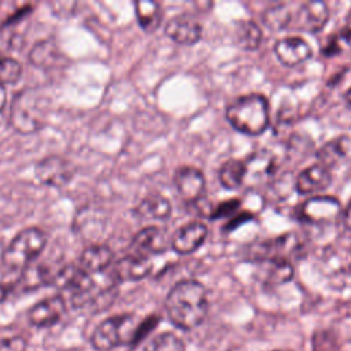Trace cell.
I'll list each match as a JSON object with an SVG mask.
<instances>
[{
  "label": "cell",
  "mask_w": 351,
  "mask_h": 351,
  "mask_svg": "<svg viewBox=\"0 0 351 351\" xmlns=\"http://www.w3.org/2000/svg\"><path fill=\"white\" fill-rule=\"evenodd\" d=\"M166 313L170 321L181 329H192L203 322L208 311L207 292L195 280L177 282L166 296Z\"/></svg>",
  "instance_id": "6da1fadb"
},
{
  "label": "cell",
  "mask_w": 351,
  "mask_h": 351,
  "mask_svg": "<svg viewBox=\"0 0 351 351\" xmlns=\"http://www.w3.org/2000/svg\"><path fill=\"white\" fill-rule=\"evenodd\" d=\"M226 119L240 133L259 136L270 123L269 103L259 93L243 95L226 107Z\"/></svg>",
  "instance_id": "7a4b0ae2"
},
{
  "label": "cell",
  "mask_w": 351,
  "mask_h": 351,
  "mask_svg": "<svg viewBox=\"0 0 351 351\" xmlns=\"http://www.w3.org/2000/svg\"><path fill=\"white\" fill-rule=\"evenodd\" d=\"M48 99L36 88L21 89L11 103L10 123L21 134L38 132L47 122Z\"/></svg>",
  "instance_id": "3957f363"
},
{
  "label": "cell",
  "mask_w": 351,
  "mask_h": 351,
  "mask_svg": "<svg viewBox=\"0 0 351 351\" xmlns=\"http://www.w3.org/2000/svg\"><path fill=\"white\" fill-rule=\"evenodd\" d=\"M47 234L40 228L21 230L1 252V262L12 269H25L33 263L47 245Z\"/></svg>",
  "instance_id": "277c9868"
},
{
  "label": "cell",
  "mask_w": 351,
  "mask_h": 351,
  "mask_svg": "<svg viewBox=\"0 0 351 351\" xmlns=\"http://www.w3.org/2000/svg\"><path fill=\"white\" fill-rule=\"evenodd\" d=\"M138 324H134L133 315H115L100 322L92 333V346L96 350L107 351L119 344L133 343Z\"/></svg>",
  "instance_id": "5b68a950"
},
{
  "label": "cell",
  "mask_w": 351,
  "mask_h": 351,
  "mask_svg": "<svg viewBox=\"0 0 351 351\" xmlns=\"http://www.w3.org/2000/svg\"><path fill=\"white\" fill-rule=\"evenodd\" d=\"M341 214V203L335 196H313L298 208V217L314 225L335 222Z\"/></svg>",
  "instance_id": "8992f818"
},
{
  "label": "cell",
  "mask_w": 351,
  "mask_h": 351,
  "mask_svg": "<svg viewBox=\"0 0 351 351\" xmlns=\"http://www.w3.org/2000/svg\"><path fill=\"white\" fill-rule=\"evenodd\" d=\"M75 174L74 165L60 155L44 156L36 165L37 180L51 188H62L67 185Z\"/></svg>",
  "instance_id": "52a82bcc"
},
{
  "label": "cell",
  "mask_w": 351,
  "mask_h": 351,
  "mask_svg": "<svg viewBox=\"0 0 351 351\" xmlns=\"http://www.w3.org/2000/svg\"><path fill=\"white\" fill-rule=\"evenodd\" d=\"M174 185L178 195L188 203L195 204L204 197L206 178L195 166H181L174 173Z\"/></svg>",
  "instance_id": "ba28073f"
},
{
  "label": "cell",
  "mask_w": 351,
  "mask_h": 351,
  "mask_svg": "<svg viewBox=\"0 0 351 351\" xmlns=\"http://www.w3.org/2000/svg\"><path fill=\"white\" fill-rule=\"evenodd\" d=\"M329 19V7L324 1H306L302 3L292 14L291 22L302 32L317 33L326 25Z\"/></svg>",
  "instance_id": "9c48e42d"
},
{
  "label": "cell",
  "mask_w": 351,
  "mask_h": 351,
  "mask_svg": "<svg viewBox=\"0 0 351 351\" xmlns=\"http://www.w3.org/2000/svg\"><path fill=\"white\" fill-rule=\"evenodd\" d=\"M152 271V262L149 256L130 252L112 265V278L118 281H140Z\"/></svg>",
  "instance_id": "30bf717a"
},
{
  "label": "cell",
  "mask_w": 351,
  "mask_h": 351,
  "mask_svg": "<svg viewBox=\"0 0 351 351\" xmlns=\"http://www.w3.org/2000/svg\"><path fill=\"white\" fill-rule=\"evenodd\" d=\"M274 53L281 64L293 67L304 63L313 55L311 45L299 36H288L277 40Z\"/></svg>",
  "instance_id": "8fae6325"
},
{
  "label": "cell",
  "mask_w": 351,
  "mask_h": 351,
  "mask_svg": "<svg viewBox=\"0 0 351 351\" xmlns=\"http://www.w3.org/2000/svg\"><path fill=\"white\" fill-rule=\"evenodd\" d=\"M165 33L177 44L193 45L202 38L203 27L191 15L178 14L166 23Z\"/></svg>",
  "instance_id": "7c38bea8"
},
{
  "label": "cell",
  "mask_w": 351,
  "mask_h": 351,
  "mask_svg": "<svg viewBox=\"0 0 351 351\" xmlns=\"http://www.w3.org/2000/svg\"><path fill=\"white\" fill-rule=\"evenodd\" d=\"M207 233V226L203 222L193 221L177 229L170 240V245L177 254L188 255L195 252L204 243Z\"/></svg>",
  "instance_id": "4fadbf2b"
},
{
  "label": "cell",
  "mask_w": 351,
  "mask_h": 351,
  "mask_svg": "<svg viewBox=\"0 0 351 351\" xmlns=\"http://www.w3.org/2000/svg\"><path fill=\"white\" fill-rule=\"evenodd\" d=\"M66 313V302L60 295H55L36 303L27 313L30 324L38 328L56 324Z\"/></svg>",
  "instance_id": "5bb4252c"
},
{
  "label": "cell",
  "mask_w": 351,
  "mask_h": 351,
  "mask_svg": "<svg viewBox=\"0 0 351 351\" xmlns=\"http://www.w3.org/2000/svg\"><path fill=\"white\" fill-rule=\"evenodd\" d=\"M130 245L134 254L149 256V255L165 252L169 248L170 241L167 240L162 229H159L158 226L149 225L143 228L140 232H137L133 236Z\"/></svg>",
  "instance_id": "9a60e30c"
},
{
  "label": "cell",
  "mask_w": 351,
  "mask_h": 351,
  "mask_svg": "<svg viewBox=\"0 0 351 351\" xmlns=\"http://www.w3.org/2000/svg\"><path fill=\"white\" fill-rule=\"evenodd\" d=\"M332 182L330 170L325 166L315 163L302 170L295 180V189L300 195L315 193L326 189Z\"/></svg>",
  "instance_id": "2e32d148"
},
{
  "label": "cell",
  "mask_w": 351,
  "mask_h": 351,
  "mask_svg": "<svg viewBox=\"0 0 351 351\" xmlns=\"http://www.w3.org/2000/svg\"><path fill=\"white\" fill-rule=\"evenodd\" d=\"M114 265L112 250L106 244H90L80 256L78 266L89 276L100 274Z\"/></svg>",
  "instance_id": "e0dca14e"
},
{
  "label": "cell",
  "mask_w": 351,
  "mask_h": 351,
  "mask_svg": "<svg viewBox=\"0 0 351 351\" xmlns=\"http://www.w3.org/2000/svg\"><path fill=\"white\" fill-rule=\"evenodd\" d=\"M244 184L258 185L274 174V158L266 151L254 152L247 158Z\"/></svg>",
  "instance_id": "ac0fdd59"
},
{
  "label": "cell",
  "mask_w": 351,
  "mask_h": 351,
  "mask_svg": "<svg viewBox=\"0 0 351 351\" xmlns=\"http://www.w3.org/2000/svg\"><path fill=\"white\" fill-rule=\"evenodd\" d=\"M134 214L143 221H166L171 215V203L160 193H149L134 207Z\"/></svg>",
  "instance_id": "d6986e66"
},
{
  "label": "cell",
  "mask_w": 351,
  "mask_h": 351,
  "mask_svg": "<svg viewBox=\"0 0 351 351\" xmlns=\"http://www.w3.org/2000/svg\"><path fill=\"white\" fill-rule=\"evenodd\" d=\"M29 60L36 67L53 69L63 64L64 56L52 40H43L30 49Z\"/></svg>",
  "instance_id": "ffe728a7"
},
{
  "label": "cell",
  "mask_w": 351,
  "mask_h": 351,
  "mask_svg": "<svg viewBox=\"0 0 351 351\" xmlns=\"http://www.w3.org/2000/svg\"><path fill=\"white\" fill-rule=\"evenodd\" d=\"M134 14L140 27L147 32H155L163 21L162 5L152 0H138L134 3Z\"/></svg>",
  "instance_id": "44dd1931"
},
{
  "label": "cell",
  "mask_w": 351,
  "mask_h": 351,
  "mask_svg": "<svg viewBox=\"0 0 351 351\" xmlns=\"http://www.w3.org/2000/svg\"><path fill=\"white\" fill-rule=\"evenodd\" d=\"M234 43L244 51H255L262 41V30L259 25L251 19L237 21L233 29Z\"/></svg>",
  "instance_id": "7402d4cb"
},
{
  "label": "cell",
  "mask_w": 351,
  "mask_h": 351,
  "mask_svg": "<svg viewBox=\"0 0 351 351\" xmlns=\"http://www.w3.org/2000/svg\"><path fill=\"white\" fill-rule=\"evenodd\" d=\"M348 145H350V141L346 136H340V137L326 141L325 144H322L318 148V151L315 154L318 163L325 166L326 169L336 166L340 160H343L346 158Z\"/></svg>",
  "instance_id": "603a6c76"
},
{
  "label": "cell",
  "mask_w": 351,
  "mask_h": 351,
  "mask_svg": "<svg viewBox=\"0 0 351 351\" xmlns=\"http://www.w3.org/2000/svg\"><path fill=\"white\" fill-rule=\"evenodd\" d=\"M55 271L49 269V266L44 263H30L25 269H22L21 277H19V284L25 291H33L40 287L52 284Z\"/></svg>",
  "instance_id": "cb8c5ba5"
},
{
  "label": "cell",
  "mask_w": 351,
  "mask_h": 351,
  "mask_svg": "<svg viewBox=\"0 0 351 351\" xmlns=\"http://www.w3.org/2000/svg\"><path fill=\"white\" fill-rule=\"evenodd\" d=\"M218 178L225 189H237L245 180V163L239 159H228L222 163Z\"/></svg>",
  "instance_id": "d4e9b609"
},
{
  "label": "cell",
  "mask_w": 351,
  "mask_h": 351,
  "mask_svg": "<svg viewBox=\"0 0 351 351\" xmlns=\"http://www.w3.org/2000/svg\"><path fill=\"white\" fill-rule=\"evenodd\" d=\"M267 263L265 270V281L271 285H278L288 282L293 277V266L287 258L274 256L265 259Z\"/></svg>",
  "instance_id": "484cf974"
},
{
  "label": "cell",
  "mask_w": 351,
  "mask_h": 351,
  "mask_svg": "<svg viewBox=\"0 0 351 351\" xmlns=\"http://www.w3.org/2000/svg\"><path fill=\"white\" fill-rule=\"evenodd\" d=\"M351 51V21H348L339 32H336L329 40L322 53L325 56H336L341 52Z\"/></svg>",
  "instance_id": "4316f807"
},
{
  "label": "cell",
  "mask_w": 351,
  "mask_h": 351,
  "mask_svg": "<svg viewBox=\"0 0 351 351\" xmlns=\"http://www.w3.org/2000/svg\"><path fill=\"white\" fill-rule=\"evenodd\" d=\"M144 351H185V346L184 341L174 333L165 332L154 337L145 346Z\"/></svg>",
  "instance_id": "83f0119b"
},
{
  "label": "cell",
  "mask_w": 351,
  "mask_h": 351,
  "mask_svg": "<svg viewBox=\"0 0 351 351\" xmlns=\"http://www.w3.org/2000/svg\"><path fill=\"white\" fill-rule=\"evenodd\" d=\"M22 74L21 63L10 55L0 53V84H15Z\"/></svg>",
  "instance_id": "f1b7e54d"
},
{
  "label": "cell",
  "mask_w": 351,
  "mask_h": 351,
  "mask_svg": "<svg viewBox=\"0 0 351 351\" xmlns=\"http://www.w3.org/2000/svg\"><path fill=\"white\" fill-rule=\"evenodd\" d=\"M291 18H292V12H289L285 8V5H277L265 14L266 25L274 29H282L288 26L291 22Z\"/></svg>",
  "instance_id": "f546056e"
},
{
  "label": "cell",
  "mask_w": 351,
  "mask_h": 351,
  "mask_svg": "<svg viewBox=\"0 0 351 351\" xmlns=\"http://www.w3.org/2000/svg\"><path fill=\"white\" fill-rule=\"evenodd\" d=\"M313 351H337L336 337L329 330H321L314 335Z\"/></svg>",
  "instance_id": "4dcf8cb0"
},
{
  "label": "cell",
  "mask_w": 351,
  "mask_h": 351,
  "mask_svg": "<svg viewBox=\"0 0 351 351\" xmlns=\"http://www.w3.org/2000/svg\"><path fill=\"white\" fill-rule=\"evenodd\" d=\"M27 343L22 336H10L0 339V351H26Z\"/></svg>",
  "instance_id": "1f68e13d"
},
{
  "label": "cell",
  "mask_w": 351,
  "mask_h": 351,
  "mask_svg": "<svg viewBox=\"0 0 351 351\" xmlns=\"http://www.w3.org/2000/svg\"><path fill=\"white\" fill-rule=\"evenodd\" d=\"M239 206H240V202H239L237 199H230V200L222 202L219 206H217V207L213 208V213H211V217H210V218L217 219V218L226 217V215L232 214Z\"/></svg>",
  "instance_id": "d6a6232c"
},
{
  "label": "cell",
  "mask_w": 351,
  "mask_h": 351,
  "mask_svg": "<svg viewBox=\"0 0 351 351\" xmlns=\"http://www.w3.org/2000/svg\"><path fill=\"white\" fill-rule=\"evenodd\" d=\"M156 322H158V318L156 317H151L143 322H140L137 325V329H136V333H134V339H133V343L132 344H136L138 341H141L149 332L151 329H154L156 326Z\"/></svg>",
  "instance_id": "836d02e7"
},
{
  "label": "cell",
  "mask_w": 351,
  "mask_h": 351,
  "mask_svg": "<svg viewBox=\"0 0 351 351\" xmlns=\"http://www.w3.org/2000/svg\"><path fill=\"white\" fill-rule=\"evenodd\" d=\"M343 221H344V225L351 230V202L347 204V207L343 211Z\"/></svg>",
  "instance_id": "e575fe53"
},
{
  "label": "cell",
  "mask_w": 351,
  "mask_h": 351,
  "mask_svg": "<svg viewBox=\"0 0 351 351\" xmlns=\"http://www.w3.org/2000/svg\"><path fill=\"white\" fill-rule=\"evenodd\" d=\"M5 103H7V90H5V86L0 84V112L4 110Z\"/></svg>",
  "instance_id": "d590c367"
},
{
  "label": "cell",
  "mask_w": 351,
  "mask_h": 351,
  "mask_svg": "<svg viewBox=\"0 0 351 351\" xmlns=\"http://www.w3.org/2000/svg\"><path fill=\"white\" fill-rule=\"evenodd\" d=\"M344 100H346L347 104L351 107V86L346 90V93H344Z\"/></svg>",
  "instance_id": "8d00e7d4"
},
{
  "label": "cell",
  "mask_w": 351,
  "mask_h": 351,
  "mask_svg": "<svg viewBox=\"0 0 351 351\" xmlns=\"http://www.w3.org/2000/svg\"><path fill=\"white\" fill-rule=\"evenodd\" d=\"M274 351H288V350H274Z\"/></svg>",
  "instance_id": "74e56055"
},
{
  "label": "cell",
  "mask_w": 351,
  "mask_h": 351,
  "mask_svg": "<svg viewBox=\"0 0 351 351\" xmlns=\"http://www.w3.org/2000/svg\"><path fill=\"white\" fill-rule=\"evenodd\" d=\"M350 177H351V169H350Z\"/></svg>",
  "instance_id": "f35d334b"
}]
</instances>
